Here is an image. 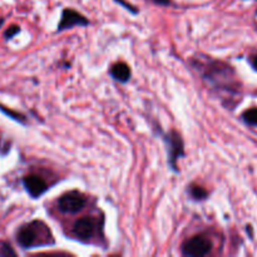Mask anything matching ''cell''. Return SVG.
<instances>
[{"label":"cell","instance_id":"obj_15","mask_svg":"<svg viewBox=\"0 0 257 257\" xmlns=\"http://www.w3.org/2000/svg\"><path fill=\"white\" fill-rule=\"evenodd\" d=\"M155 2L158 3V4H163V5H167L168 3H170L168 0H155Z\"/></svg>","mask_w":257,"mask_h":257},{"label":"cell","instance_id":"obj_3","mask_svg":"<svg viewBox=\"0 0 257 257\" xmlns=\"http://www.w3.org/2000/svg\"><path fill=\"white\" fill-rule=\"evenodd\" d=\"M168 142V151H170V163L175 171H177V160L183 156V141L181 136L177 132L172 131L170 135L167 136Z\"/></svg>","mask_w":257,"mask_h":257},{"label":"cell","instance_id":"obj_1","mask_svg":"<svg viewBox=\"0 0 257 257\" xmlns=\"http://www.w3.org/2000/svg\"><path fill=\"white\" fill-rule=\"evenodd\" d=\"M212 250V242L205 236H195L186 241L182 246L183 255L190 257L206 256Z\"/></svg>","mask_w":257,"mask_h":257},{"label":"cell","instance_id":"obj_9","mask_svg":"<svg viewBox=\"0 0 257 257\" xmlns=\"http://www.w3.org/2000/svg\"><path fill=\"white\" fill-rule=\"evenodd\" d=\"M190 193H191V197L196 201L206 200L208 196L207 191H206L203 187H201V186H191Z\"/></svg>","mask_w":257,"mask_h":257},{"label":"cell","instance_id":"obj_14","mask_svg":"<svg viewBox=\"0 0 257 257\" xmlns=\"http://www.w3.org/2000/svg\"><path fill=\"white\" fill-rule=\"evenodd\" d=\"M118 3H119V4H122V5H124V8H127V9H130L131 12H133V13H136V9H133L132 7H131V5H128L127 3H124L123 2V0H117Z\"/></svg>","mask_w":257,"mask_h":257},{"label":"cell","instance_id":"obj_12","mask_svg":"<svg viewBox=\"0 0 257 257\" xmlns=\"http://www.w3.org/2000/svg\"><path fill=\"white\" fill-rule=\"evenodd\" d=\"M0 255L3 256H15V251L10 247L8 243H3L2 247H0Z\"/></svg>","mask_w":257,"mask_h":257},{"label":"cell","instance_id":"obj_16","mask_svg":"<svg viewBox=\"0 0 257 257\" xmlns=\"http://www.w3.org/2000/svg\"><path fill=\"white\" fill-rule=\"evenodd\" d=\"M253 67H255V69L257 70V55L255 57V59H253Z\"/></svg>","mask_w":257,"mask_h":257},{"label":"cell","instance_id":"obj_7","mask_svg":"<svg viewBox=\"0 0 257 257\" xmlns=\"http://www.w3.org/2000/svg\"><path fill=\"white\" fill-rule=\"evenodd\" d=\"M89 22L85 19L82 14L77 13L75 10L67 9L63 12L62 20H60L59 25H58V32H63L65 29H70V28L75 27V25H88Z\"/></svg>","mask_w":257,"mask_h":257},{"label":"cell","instance_id":"obj_2","mask_svg":"<svg viewBox=\"0 0 257 257\" xmlns=\"http://www.w3.org/2000/svg\"><path fill=\"white\" fill-rule=\"evenodd\" d=\"M87 205V200L82 193L77 192V191H72L62 197L58 201V208L62 211L63 213H69V215H74L82 211L84 206Z\"/></svg>","mask_w":257,"mask_h":257},{"label":"cell","instance_id":"obj_10","mask_svg":"<svg viewBox=\"0 0 257 257\" xmlns=\"http://www.w3.org/2000/svg\"><path fill=\"white\" fill-rule=\"evenodd\" d=\"M242 118L247 124L257 125V108H251V109L246 110Z\"/></svg>","mask_w":257,"mask_h":257},{"label":"cell","instance_id":"obj_4","mask_svg":"<svg viewBox=\"0 0 257 257\" xmlns=\"http://www.w3.org/2000/svg\"><path fill=\"white\" fill-rule=\"evenodd\" d=\"M38 222L29 223L25 225L18 231L17 240L18 243L22 246L23 248H30L35 245L38 238Z\"/></svg>","mask_w":257,"mask_h":257},{"label":"cell","instance_id":"obj_8","mask_svg":"<svg viewBox=\"0 0 257 257\" xmlns=\"http://www.w3.org/2000/svg\"><path fill=\"white\" fill-rule=\"evenodd\" d=\"M110 75H112L115 80H118V82L125 83L131 79V68L123 62L115 63V64L110 68Z\"/></svg>","mask_w":257,"mask_h":257},{"label":"cell","instance_id":"obj_6","mask_svg":"<svg viewBox=\"0 0 257 257\" xmlns=\"http://www.w3.org/2000/svg\"><path fill=\"white\" fill-rule=\"evenodd\" d=\"M73 232L79 240L89 241L95 232V221L90 217H83L74 223Z\"/></svg>","mask_w":257,"mask_h":257},{"label":"cell","instance_id":"obj_13","mask_svg":"<svg viewBox=\"0 0 257 257\" xmlns=\"http://www.w3.org/2000/svg\"><path fill=\"white\" fill-rule=\"evenodd\" d=\"M19 32L20 28L18 27V25H12V27L5 32V39H12V38L14 37V35H17Z\"/></svg>","mask_w":257,"mask_h":257},{"label":"cell","instance_id":"obj_11","mask_svg":"<svg viewBox=\"0 0 257 257\" xmlns=\"http://www.w3.org/2000/svg\"><path fill=\"white\" fill-rule=\"evenodd\" d=\"M0 110H2V112L4 113V114L9 115L10 118H13V119L18 120V122H20V123H24L25 118L23 117L22 114H19V113H15V112H13V110H10V109H7V108H5V107H3V105H0Z\"/></svg>","mask_w":257,"mask_h":257},{"label":"cell","instance_id":"obj_5","mask_svg":"<svg viewBox=\"0 0 257 257\" xmlns=\"http://www.w3.org/2000/svg\"><path fill=\"white\" fill-rule=\"evenodd\" d=\"M23 185H24L27 192L32 196L33 198H37L42 196L43 193L48 191V185L42 177L37 175L25 176L23 178Z\"/></svg>","mask_w":257,"mask_h":257}]
</instances>
